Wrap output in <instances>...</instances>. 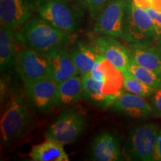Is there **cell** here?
<instances>
[{
	"label": "cell",
	"instance_id": "obj_1",
	"mask_svg": "<svg viewBox=\"0 0 161 161\" xmlns=\"http://www.w3.org/2000/svg\"><path fill=\"white\" fill-rule=\"evenodd\" d=\"M70 35L40 17H31L22 25L23 41L30 49L45 55L64 48L69 43Z\"/></svg>",
	"mask_w": 161,
	"mask_h": 161
},
{
	"label": "cell",
	"instance_id": "obj_2",
	"mask_svg": "<svg viewBox=\"0 0 161 161\" xmlns=\"http://www.w3.org/2000/svg\"><path fill=\"white\" fill-rule=\"evenodd\" d=\"M33 118L23 96L13 94L4 108L1 116V139L7 145L22 137L31 128Z\"/></svg>",
	"mask_w": 161,
	"mask_h": 161
},
{
	"label": "cell",
	"instance_id": "obj_3",
	"mask_svg": "<svg viewBox=\"0 0 161 161\" xmlns=\"http://www.w3.org/2000/svg\"><path fill=\"white\" fill-rule=\"evenodd\" d=\"M67 0H32L27 3L48 23L69 34L77 31L80 23V14L71 7Z\"/></svg>",
	"mask_w": 161,
	"mask_h": 161
},
{
	"label": "cell",
	"instance_id": "obj_4",
	"mask_svg": "<svg viewBox=\"0 0 161 161\" xmlns=\"http://www.w3.org/2000/svg\"><path fill=\"white\" fill-rule=\"evenodd\" d=\"M157 33L153 20L146 10L128 0L123 39L128 44L153 43Z\"/></svg>",
	"mask_w": 161,
	"mask_h": 161
},
{
	"label": "cell",
	"instance_id": "obj_5",
	"mask_svg": "<svg viewBox=\"0 0 161 161\" xmlns=\"http://www.w3.org/2000/svg\"><path fill=\"white\" fill-rule=\"evenodd\" d=\"M86 125V120L83 113L75 108H70L58 116L48 128L45 137L64 146L73 143L83 134Z\"/></svg>",
	"mask_w": 161,
	"mask_h": 161
},
{
	"label": "cell",
	"instance_id": "obj_6",
	"mask_svg": "<svg viewBox=\"0 0 161 161\" xmlns=\"http://www.w3.org/2000/svg\"><path fill=\"white\" fill-rule=\"evenodd\" d=\"M158 133L157 124H145L133 128L125 145L126 155L133 160H154Z\"/></svg>",
	"mask_w": 161,
	"mask_h": 161
},
{
	"label": "cell",
	"instance_id": "obj_7",
	"mask_svg": "<svg viewBox=\"0 0 161 161\" xmlns=\"http://www.w3.org/2000/svg\"><path fill=\"white\" fill-rule=\"evenodd\" d=\"M128 0H109L97 16L94 31L100 36L124 37Z\"/></svg>",
	"mask_w": 161,
	"mask_h": 161
},
{
	"label": "cell",
	"instance_id": "obj_8",
	"mask_svg": "<svg viewBox=\"0 0 161 161\" xmlns=\"http://www.w3.org/2000/svg\"><path fill=\"white\" fill-rule=\"evenodd\" d=\"M90 75L99 83L102 91L113 103L122 93L124 75L104 56H101L90 72Z\"/></svg>",
	"mask_w": 161,
	"mask_h": 161
},
{
	"label": "cell",
	"instance_id": "obj_9",
	"mask_svg": "<svg viewBox=\"0 0 161 161\" xmlns=\"http://www.w3.org/2000/svg\"><path fill=\"white\" fill-rule=\"evenodd\" d=\"M58 83L46 77L25 84L26 98L34 109L45 114L56 106Z\"/></svg>",
	"mask_w": 161,
	"mask_h": 161
},
{
	"label": "cell",
	"instance_id": "obj_10",
	"mask_svg": "<svg viewBox=\"0 0 161 161\" xmlns=\"http://www.w3.org/2000/svg\"><path fill=\"white\" fill-rule=\"evenodd\" d=\"M14 65L24 84L48 77L46 55L35 50L31 49L19 52Z\"/></svg>",
	"mask_w": 161,
	"mask_h": 161
},
{
	"label": "cell",
	"instance_id": "obj_11",
	"mask_svg": "<svg viewBox=\"0 0 161 161\" xmlns=\"http://www.w3.org/2000/svg\"><path fill=\"white\" fill-rule=\"evenodd\" d=\"M94 46L98 53L108 59L122 73L128 70L130 64V52L116 38L99 36L94 41Z\"/></svg>",
	"mask_w": 161,
	"mask_h": 161
},
{
	"label": "cell",
	"instance_id": "obj_12",
	"mask_svg": "<svg viewBox=\"0 0 161 161\" xmlns=\"http://www.w3.org/2000/svg\"><path fill=\"white\" fill-rule=\"evenodd\" d=\"M48 60V78L60 83L72 76L80 75L69 52L61 48L46 54Z\"/></svg>",
	"mask_w": 161,
	"mask_h": 161
},
{
	"label": "cell",
	"instance_id": "obj_13",
	"mask_svg": "<svg viewBox=\"0 0 161 161\" xmlns=\"http://www.w3.org/2000/svg\"><path fill=\"white\" fill-rule=\"evenodd\" d=\"M90 158L94 161L122 160L119 141L116 135L110 132L98 134L90 146Z\"/></svg>",
	"mask_w": 161,
	"mask_h": 161
},
{
	"label": "cell",
	"instance_id": "obj_14",
	"mask_svg": "<svg viewBox=\"0 0 161 161\" xmlns=\"http://www.w3.org/2000/svg\"><path fill=\"white\" fill-rule=\"evenodd\" d=\"M112 108L116 112L135 119L147 118L152 112V106L145 97L130 92H122L114 101Z\"/></svg>",
	"mask_w": 161,
	"mask_h": 161
},
{
	"label": "cell",
	"instance_id": "obj_15",
	"mask_svg": "<svg viewBox=\"0 0 161 161\" xmlns=\"http://www.w3.org/2000/svg\"><path fill=\"white\" fill-rule=\"evenodd\" d=\"M31 18V9L25 0H0V21L15 30Z\"/></svg>",
	"mask_w": 161,
	"mask_h": 161
},
{
	"label": "cell",
	"instance_id": "obj_16",
	"mask_svg": "<svg viewBox=\"0 0 161 161\" xmlns=\"http://www.w3.org/2000/svg\"><path fill=\"white\" fill-rule=\"evenodd\" d=\"M130 61L161 73V53L152 43L129 44Z\"/></svg>",
	"mask_w": 161,
	"mask_h": 161
},
{
	"label": "cell",
	"instance_id": "obj_17",
	"mask_svg": "<svg viewBox=\"0 0 161 161\" xmlns=\"http://www.w3.org/2000/svg\"><path fill=\"white\" fill-rule=\"evenodd\" d=\"M84 97L81 75L72 76L58 83L56 106H66L77 102Z\"/></svg>",
	"mask_w": 161,
	"mask_h": 161
},
{
	"label": "cell",
	"instance_id": "obj_18",
	"mask_svg": "<svg viewBox=\"0 0 161 161\" xmlns=\"http://www.w3.org/2000/svg\"><path fill=\"white\" fill-rule=\"evenodd\" d=\"M72 60L81 75L90 73L97 60L102 56L94 46L78 43L69 52Z\"/></svg>",
	"mask_w": 161,
	"mask_h": 161
},
{
	"label": "cell",
	"instance_id": "obj_19",
	"mask_svg": "<svg viewBox=\"0 0 161 161\" xmlns=\"http://www.w3.org/2000/svg\"><path fill=\"white\" fill-rule=\"evenodd\" d=\"M33 161H69V155L64 145L55 140L46 139L42 143L32 146L29 154Z\"/></svg>",
	"mask_w": 161,
	"mask_h": 161
},
{
	"label": "cell",
	"instance_id": "obj_20",
	"mask_svg": "<svg viewBox=\"0 0 161 161\" xmlns=\"http://www.w3.org/2000/svg\"><path fill=\"white\" fill-rule=\"evenodd\" d=\"M13 29L5 24L0 27V70L5 72L15 64L14 37Z\"/></svg>",
	"mask_w": 161,
	"mask_h": 161
},
{
	"label": "cell",
	"instance_id": "obj_21",
	"mask_svg": "<svg viewBox=\"0 0 161 161\" xmlns=\"http://www.w3.org/2000/svg\"><path fill=\"white\" fill-rule=\"evenodd\" d=\"M82 78L84 98L101 108H106L112 105V101L104 95L99 83L92 77L90 73L82 75Z\"/></svg>",
	"mask_w": 161,
	"mask_h": 161
},
{
	"label": "cell",
	"instance_id": "obj_22",
	"mask_svg": "<svg viewBox=\"0 0 161 161\" xmlns=\"http://www.w3.org/2000/svg\"><path fill=\"white\" fill-rule=\"evenodd\" d=\"M128 70L137 78L139 80L143 82L148 86L155 90L161 89V73L148 69L146 68L136 65L130 60Z\"/></svg>",
	"mask_w": 161,
	"mask_h": 161
},
{
	"label": "cell",
	"instance_id": "obj_23",
	"mask_svg": "<svg viewBox=\"0 0 161 161\" xmlns=\"http://www.w3.org/2000/svg\"><path fill=\"white\" fill-rule=\"evenodd\" d=\"M123 75L124 88L130 93L146 98L152 96L153 92L156 90L139 80L129 70L124 72Z\"/></svg>",
	"mask_w": 161,
	"mask_h": 161
},
{
	"label": "cell",
	"instance_id": "obj_24",
	"mask_svg": "<svg viewBox=\"0 0 161 161\" xmlns=\"http://www.w3.org/2000/svg\"><path fill=\"white\" fill-rule=\"evenodd\" d=\"M82 8L89 12L90 17L95 18L103 9L109 0H77Z\"/></svg>",
	"mask_w": 161,
	"mask_h": 161
},
{
	"label": "cell",
	"instance_id": "obj_25",
	"mask_svg": "<svg viewBox=\"0 0 161 161\" xmlns=\"http://www.w3.org/2000/svg\"><path fill=\"white\" fill-rule=\"evenodd\" d=\"M150 104L152 112L161 117V89L156 90L150 96Z\"/></svg>",
	"mask_w": 161,
	"mask_h": 161
},
{
	"label": "cell",
	"instance_id": "obj_26",
	"mask_svg": "<svg viewBox=\"0 0 161 161\" xmlns=\"http://www.w3.org/2000/svg\"><path fill=\"white\" fill-rule=\"evenodd\" d=\"M148 12L153 20L154 27H155L157 37H161V12H158L152 8H149L146 10Z\"/></svg>",
	"mask_w": 161,
	"mask_h": 161
},
{
	"label": "cell",
	"instance_id": "obj_27",
	"mask_svg": "<svg viewBox=\"0 0 161 161\" xmlns=\"http://www.w3.org/2000/svg\"><path fill=\"white\" fill-rule=\"evenodd\" d=\"M154 160L161 161V128L158 130Z\"/></svg>",
	"mask_w": 161,
	"mask_h": 161
},
{
	"label": "cell",
	"instance_id": "obj_28",
	"mask_svg": "<svg viewBox=\"0 0 161 161\" xmlns=\"http://www.w3.org/2000/svg\"><path fill=\"white\" fill-rule=\"evenodd\" d=\"M133 3L139 8L147 10L151 8V0H132Z\"/></svg>",
	"mask_w": 161,
	"mask_h": 161
},
{
	"label": "cell",
	"instance_id": "obj_29",
	"mask_svg": "<svg viewBox=\"0 0 161 161\" xmlns=\"http://www.w3.org/2000/svg\"><path fill=\"white\" fill-rule=\"evenodd\" d=\"M151 8L158 12H161V0H151Z\"/></svg>",
	"mask_w": 161,
	"mask_h": 161
},
{
	"label": "cell",
	"instance_id": "obj_30",
	"mask_svg": "<svg viewBox=\"0 0 161 161\" xmlns=\"http://www.w3.org/2000/svg\"><path fill=\"white\" fill-rule=\"evenodd\" d=\"M154 46H156L157 49L159 50V52L161 53V37L157 38L155 43H154Z\"/></svg>",
	"mask_w": 161,
	"mask_h": 161
},
{
	"label": "cell",
	"instance_id": "obj_31",
	"mask_svg": "<svg viewBox=\"0 0 161 161\" xmlns=\"http://www.w3.org/2000/svg\"><path fill=\"white\" fill-rule=\"evenodd\" d=\"M67 1H69V0H67Z\"/></svg>",
	"mask_w": 161,
	"mask_h": 161
}]
</instances>
